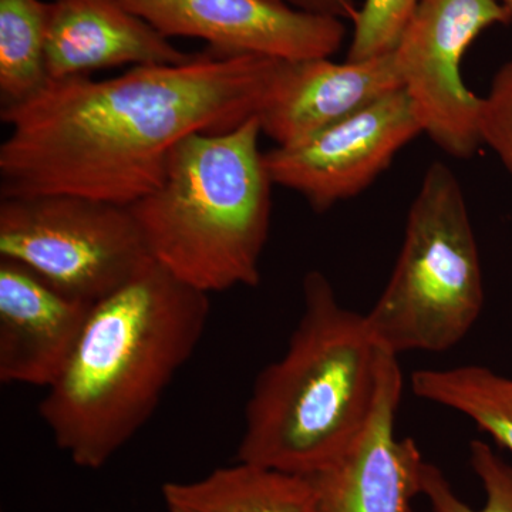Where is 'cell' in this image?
<instances>
[{
  "instance_id": "cell-1",
  "label": "cell",
  "mask_w": 512,
  "mask_h": 512,
  "mask_svg": "<svg viewBox=\"0 0 512 512\" xmlns=\"http://www.w3.org/2000/svg\"><path fill=\"white\" fill-rule=\"evenodd\" d=\"M284 62L207 47L107 80H49L0 110V198L77 195L130 207L156 190L178 143L259 116Z\"/></svg>"
},
{
  "instance_id": "cell-2",
  "label": "cell",
  "mask_w": 512,
  "mask_h": 512,
  "mask_svg": "<svg viewBox=\"0 0 512 512\" xmlns=\"http://www.w3.org/2000/svg\"><path fill=\"white\" fill-rule=\"evenodd\" d=\"M210 295L151 261L94 303L39 413L73 464L99 470L143 429L200 345Z\"/></svg>"
},
{
  "instance_id": "cell-3",
  "label": "cell",
  "mask_w": 512,
  "mask_h": 512,
  "mask_svg": "<svg viewBox=\"0 0 512 512\" xmlns=\"http://www.w3.org/2000/svg\"><path fill=\"white\" fill-rule=\"evenodd\" d=\"M303 311L284 355L256 377L237 461L313 477L352 447L375 410L389 350L322 272L302 284Z\"/></svg>"
},
{
  "instance_id": "cell-4",
  "label": "cell",
  "mask_w": 512,
  "mask_h": 512,
  "mask_svg": "<svg viewBox=\"0 0 512 512\" xmlns=\"http://www.w3.org/2000/svg\"><path fill=\"white\" fill-rule=\"evenodd\" d=\"M261 136L258 116L191 134L171 151L156 190L128 207L153 261L207 295L261 282L275 185Z\"/></svg>"
},
{
  "instance_id": "cell-5",
  "label": "cell",
  "mask_w": 512,
  "mask_h": 512,
  "mask_svg": "<svg viewBox=\"0 0 512 512\" xmlns=\"http://www.w3.org/2000/svg\"><path fill=\"white\" fill-rule=\"evenodd\" d=\"M484 282L466 197L444 163L426 170L407 214L400 254L367 325L393 355L443 353L480 318Z\"/></svg>"
},
{
  "instance_id": "cell-6",
  "label": "cell",
  "mask_w": 512,
  "mask_h": 512,
  "mask_svg": "<svg viewBox=\"0 0 512 512\" xmlns=\"http://www.w3.org/2000/svg\"><path fill=\"white\" fill-rule=\"evenodd\" d=\"M0 258L93 305L153 261L130 208L77 195L2 198Z\"/></svg>"
},
{
  "instance_id": "cell-7",
  "label": "cell",
  "mask_w": 512,
  "mask_h": 512,
  "mask_svg": "<svg viewBox=\"0 0 512 512\" xmlns=\"http://www.w3.org/2000/svg\"><path fill=\"white\" fill-rule=\"evenodd\" d=\"M512 20L501 0H420L392 52L421 130L448 156L466 160L483 146L481 97L461 64L484 30Z\"/></svg>"
},
{
  "instance_id": "cell-8",
  "label": "cell",
  "mask_w": 512,
  "mask_h": 512,
  "mask_svg": "<svg viewBox=\"0 0 512 512\" xmlns=\"http://www.w3.org/2000/svg\"><path fill=\"white\" fill-rule=\"evenodd\" d=\"M420 134L412 101L399 89L306 140L272 148L264 160L275 185L325 212L375 183Z\"/></svg>"
},
{
  "instance_id": "cell-9",
  "label": "cell",
  "mask_w": 512,
  "mask_h": 512,
  "mask_svg": "<svg viewBox=\"0 0 512 512\" xmlns=\"http://www.w3.org/2000/svg\"><path fill=\"white\" fill-rule=\"evenodd\" d=\"M165 37L204 40L225 56L282 62L330 59L346 37L343 20L282 0H120Z\"/></svg>"
},
{
  "instance_id": "cell-10",
  "label": "cell",
  "mask_w": 512,
  "mask_h": 512,
  "mask_svg": "<svg viewBox=\"0 0 512 512\" xmlns=\"http://www.w3.org/2000/svg\"><path fill=\"white\" fill-rule=\"evenodd\" d=\"M402 392L399 356L390 353L365 429L336 463L311 477L315 512H413L424 460L412 439L396 434Z\"/></svg>"
},
{
  "instance_id": "cell-11",
  "label": "cell",
  "mask_w": 512,
  "mask_h": 512,
  "mask_svg": "<svg viewBox=\"0 0 512 512\" xmlns=\"http://www.w3.org/2000/svg\"><path fill=\"white\" fill-rule=\"evenodd\" d=\"M93 303L0 258V380L49 389L82 336Z\"/></svg>"
},
{
  "instance_id": "cell-12",
  "label": "cell",
  "mask_w": 512,
  "mask_h": 512,
  "mask_svg": "<svg viewBox=\"0 0 512 512\" xmlns=\"http://www.w3.org/2000/svg\"><path fill=\"white\" fill-rule=\"evenodd\" d=\"M399 89L392 53L360 62H284L258 116L262 134L278 147L291 146Z\"/></svg>"
},
{
  "instance_id": "cell-13",
  "label": "cell",
  "mask_w": 512,
  "mask_h": 512,
  "mask_svg": "<svg viewBox=\"0 0 512 512\" xmlns=\"http://www.w3.org/2000/svg\"><path fill=\"white\" fill-rule=\"evenodd\" d=\"M183 52L120 0H53L47 25L50 80L90 76L116 67L181 64Z\"/></svg>"
},
{
  "instance_id": "cell-14",
  "label": "cell",
  "mask_w": 512,
  "mask_h": 512,
  "mask_svg": "<svg viewBox=\"0 0 512 512\" xmlns=\"http://www.w3.org/2000/svg\"><path fill=\"white\" fill-rule=\"evenodd\" d=\"M167 512H315L311 477L237 461L161 488Z\"/></svg>"
},
{
  "instance_id": "cell-15",
  "label": "cell",
  "mask_w": 512,
  "mask_h": 512,
  "mask_svg": "<svg viewBox=\"0 0 512 512\" xmlns=\"http://www.w3.org/2000/svg\"><path fill=\"white\" fill-rule=\"evenodd\" d=\"M412 392L467 419L512 453V376L488 367L464 365L451 369H423L412 375Z\"/></svg>"
},
{
  "instance_id": "cell-16",
  "label": "cell",
  "mask_w": 512,
  "mask_h": 512,
  "mask_svg": "<svg viewBox=\"0 0 512 512\" xmlns=\"http://www.w3.org/2000/svg\"><path fill=\"white\" fill-rule=\"evenodd\" d=\"M50 2L0 0V103L19 106L49 83L46 43Z\"/></svg>"
},
{
  "instance_id": "cell-17",
  "label": "cell",
  "mask_w": 512,
  "mask_h": 512,
  "mask_svg": "<svg viewBox=\"0 0 512 512\" xmlns=\"http://www.w3.org/2000/svg\"><path fill=\"white\" fill-rule=\"evenodd\" d=\"M470 464L483 485L485 500L473 508L458 497L443 471L424 461L421 495L433 512H512V464L483 440L470 443Z\"/></svg>"
},
{
  "instance_id": "cell-18",
  "label": "cell",
  "mask_w": 512,
  "mask_h": 512,
  "mask_svg": "<svg viewBox=\"0 0 512 512\" xmlns=\"http://www.w3.org/2000/svg\"><path fill=\"white\" fill-rule=\"evenodd\" d=\"M420 0H365L360 6L350 39V62L389 55L399 43Z\"/></svg>"
},
{
  "instance_id": "cell-19",
  "label": "cell",
  "mask_w": 512,
  "mask_h": 512,
  "mask_svg": "<svg viewBox=\"0 0 512 512\" xmlns=\"http://www.w3.org/2000/svg\"><path fill=\"white\" fill-rule=\"evenodd\" d=\"M478 126L481 143L497 154L512 177V60L498 70L490 92L481 97Z\"/></svg>"
},
{
  "instance_id": "cell-20",
  "label": "cell",
  "mask_w": 512,
  "mask_h": 512,
  "mask_svg": "<svg viewBox=\"0 0 512 512\" xmlns=\"http://www.w3.org/2000/svg\"><path fill=\"white\" fill-rule=\"evenodd\" d=\"M282 2L306 12L333 16L343 22H353L359 12L356 0H282Z\"/></svg>"
},
{
  "instance_id": "cell-21",
  "label": "cell",
  "mask_w": 512,
  "mask_h": 512,
  "mask_svg": "<svg viewBox=\"0 0 512 512\" xmlns=\"http://www.w3.org/2000/svg\"><path fill=\"white\" fill-rule=\"evenodd\" d=\"M501 2L504 3L505 8L510 10V13L512 15V0H501Z\"/></svg>"
}]
</instances>
